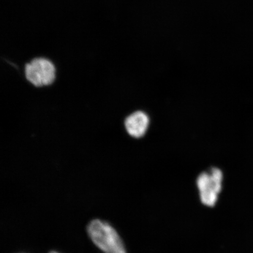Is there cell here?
<instances>
[{"mask_svg": "<svg viewBox=\"0 0 253 253\" xmlns=\"http://www.w3.org/2000/svg\"><path fill=\"white\" fill-rule=\"evenodd\" d=\"M223 173L217 168H213L210 173L204 172L199 176L197 185L201 202L208 207L216 204L221 190Z\"/></svg>", "mask_w": 253, "mask_h": 253, "instance_id": "3", "label": "cell"}, {"mask_svg": "<svg viewBox=\"0 0 253 253\" xmlns=\"http://www.w3.org/2000/svg\"><path fill=\"white\" fill-rule=\"evenodd\" d=\"M150 125L149 117L142 111H136L125 120L124 126L127 134L134 138H140L146 133Z\"/></svg>", "mask_w": 253, "mask_h": 253, "instance_id": "4", "label": "cell"}, {"mask_svg": "<svg viewBox=\"0 0 253 253\" xmlns=\"http://www.w3.org/2000/svg\"><path fill=\"white\" fill-rule=\"evenodd\" d=\"M88 236L94 244L105 253H126L118 232L108 223L93 220L87 226Z\"/></svg>", "mask_w": 253, "mask_h": 253, "instance_id": "2", "label": "cell"}, {"mask_svg": "<svg viewBox=\"0 0 253 253\" xmlns=\"http://www.w3.org/2000/svg\"><path fill=\"white\" fill-rule=\"evenodd\" d=\"M50 253H57V252H50Z\"/></svg>", "mask_w": 253, "mask_h": 253, "instance_id": "5", "label": "cell"}, {"mask_svg": "<svg viewBox=\"0 0 253 253\" xmlns=\"http://www.w3.org/2000/svg\"><path fill=\"white\" fill-rule=\"evenodd\" d=\"M24 75L25 80L32 86L42 88L54 84L57 69L55 63L50 59L37 56L25 63Z\"/></svg>", "mask_w": 253, "mask_h": 253, "instance_id": "1", "label": "cell"}]
</instances>
